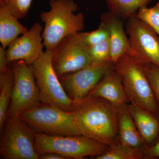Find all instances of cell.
Masks as SVG:
<instances>
[{
  "label": "cell",
  "instance_id": "6da1fadb",
  "mask_svg": "<svg viewBox=\"0 0 159 159\" xmlns=\"http://www.w3.org/2000/svg\"><path fill=\"white\" fill-rule=\"evenodd\" d=\"M72 111L80 135L108 146L119 143L118 109L108 100L89 95Z\"/></svg>",
  "mask_w": 159,
  "mask_h": 159
},
{
  "label": "cell",
  "instance_id": "7a4b0ae2",
  "mask_svg": "<svg viewBox=\"0 0 159 159\" xmlns=\"http://www.w3.org/2000/svg\"><path fill=\"white\" fill-rule=\"evenodd\" d=\"M51 9L40 15L44 24L43 43L46 50H53L65 38L84 29V16L75 14L78 5L74 0H50Z\"/></svg>",
  "mask_w": 159,
  "mask_h": 159
},
{
  "label": "cell",
  "instance_id": "3957f363",
  "mask_svg": "<svg viewBox=\"0 0 159 159\" xmlns=\"http://www.w3.org/2000/svg\"><path fill=\"white\" fill-rule=\"evenodd\" d=\"M114 68L122 80L129 102L159 115V107L146 74L145 63L131 54H126Z\"/></svg>",
  "mask_w": 159,
  "mask_h": 159
},
{
  "label": "cell",
  "instance_id": "277c9868",
  "mask_svg": "<svg viewBox=\"0 0 159 159\" xmlns=\"http://www.w3.org/2000/svg\"><path fill=\"white\" fill-rule=\"evenodd\" d=\"M34 147L39 157L54 152L67 159H81L102 154L108 145L81 135L53 136L35 132Z\"/></svg>",
  "mask_w": 159,
  "mask_h": 159
},
{
  "label": "cell",
  "instance_id": "5b68a950",
  "mask_svg": "<svg viewBox=\"0 0 159 159\" xmlns=\"http://www.w3.org/2000/svg\"><path fill=\"white\" fill-rule=\"evenodd\" d=\"M34 132L49 135H80L73 112L41 102L18 116Z\"/></svg>",
  "mask_w": 159,
  "mask_h": 159
},
{
  "label": "cell",
  "instance_id": "8992f818",
  "mask_svg": "<svg viewBox=\"0 0 159 159\" xmlns=\"http://www.w3.org/2000/svg\"><path fill=\"white\" fill-rule=\"evenodd\" d=\"M0 155L5 159H39L34 147L35 134L18 116L8 117L1 129Z\"/></svg>",
  "mask_w": 159,
  "mask_h": 159
},
{
  "label": "cell",
  "instance_id": "52a82bcc",
  "mask_svg": "<svg viewBox=\"0 0 159 159\" xmlns=\"http://www.w3.org/2000/svg\"><path fill=\"white\" fill-rule=\"evenodd\" d=\"M52 50H46L31 65L39 89L41 102L71 111L74 102L66 93L52 62Z\"/></svg>",
  "mask_w": 159,
  "mask_h": 159
},
{
  "label": "cell",
  "instance_id": "ba28073f",
  "mask_svg": "<svg viewBox=\"0 0 159 159\" xmlns=\"http://www.w3.org/2000/svg\"><path fill=\"white\" fill-rule=\"evenodd\" d=\"M11 64L14 81L7 113L8 117L18 116L41 102L31 66L22 60L13 61Z\"/></svg>",
  "mask_w": 159,
  "mask_h": 159
},
{
  "label": "cell",
  "instance_id": "9c48e42d",
  "mask_svg": "<svg viewBox=\"0 0 159 159\" xmlns=\"http://www.w3.org/2000/svg\"><path fill=\"white\" fill-rule=\"evenodd\" d=\"M115 64L111 60L98 64L92 63L82 70L59 77V80L70 99L76 104L89 96Z\"/></svg>",
  "mask_w": 159,
  "mask_h": 159
},
{
  "label": "cell",
  "instance_id": "30bf717a",
  "mask_svg": "<svg viewBox=\"0 0 159 159\" xmlns=\"http://www.w3.org/2000/svg\"><path fill=\"white\" fill-rule=\"evenodd\" d=\"M126 26L131 54L159 67V36L156 31L135 15L127 20Z\"/></svg>",
  "mask_w": 159,
  "mask_h": 159
},
{
  "label": "cell",
  "instance_id": "8fae6325",
  "mask_svg": "<svg viewBox=\"0 0 159 159\" xmlns=\"http://www.w3.org/2000/svg\"><path fill=\"white\" fill-rule=\"evenodd\" d=\"M74 34L65 38L52 50V65L58 77L77 72L92 64L86 47L77 40Z\"/></svg>",
  "mask_w": 159,
  "mask_h": 159
},
{
  "label": "cell",
  "instance_id": "7c38bea8",
  "mask_svg": "<svg viewBox=\"0 0 159 159\" xmlns=\"http://www.w3.org/2000/svg\"><path fill=\"white\" fill-rule=\"evenodd\" d=\"M43 27L39 23H34L30 29L9 45L6 50L8 64L22 60L31 66L43 54Z\"/></svg>",
  "mask_w": 159,
  "mask_h": 159
},
{
  "label": "cell",
  "instance_id": "4fadbf2b",
  "mask_svg": "<svg viewBox=\"0 0 159 159\" xmlns=\"http://www.w3.org/2000/svg\"><path fill=\"white\" fill-rule=\"evenodd\" d=\"M89 95L106 99L117 109L129 102L121 77L114 68L104 75Z\"/></svg>",
  "mask_w": 159,
  "mask_h": 159
},
{
  "label": "cell",
  "instance_id": "5bb4252c",
  "mask_svg": "<svg viewBox=\"0 0 159 159\" xmlns=\"http://www.w3.org/2000/svg\"><path fill=\"white\" fill-rule=\"evenodd\" d=\"M100 21L105 24L109 32L112 61L116 63L124 54H131L129 39L124 30L123 20L109 11L101 15Z\"/></svg>",
  "mask_w": 159,
  "mask_h": 159
},
{
  "label": "cell",
  "instance_id": "9a60e30c",
  "mask_svg": "<svg viewBox=\"0 0 159 159\" xmlns=\"http://www.w3.org/2000/svg\"><path fill=\"white\" fill-rule=\"evenodd\" d=\"M128 108L132 119L148 150L159 139V115L132 103L128 104Z\"/></svg>",
  "mask_w": 159,
  "mask_h": 159
},
{
  "label": "cell",
  "instance_id": "2e32d148",
  "mask_svg": "<svg viewBox=\"0 0 159 159\" xmlns=\"http://www.w3.org/2000/svg\"><path fill=\"white\" fill-rule=\"evenodd\" d=\"M128 105L118 109L119 143L141 152L144 155L148 148L132 119L129 111Z\"/></svg>",
  "mask_w": 159,
  "mask_h": 159
},
{
  "label": "cell",
  "instance_id": "e0dca14e",
  "mask_svg": "<svg viewBox=\"0 0 159 159\" xmlns=\"http://www.w3.org/2000/svg\"><path fill=\"white\" fill-rule=\"evenodd\" d=\"M5 0H0V42L6 48L29 29L19 22Z\"/></svg>",
  "mask_w": 159,
  "mask_h": 159
},
{
  "label": "cell",
  "instance_id": "ac0fdd59",
  "mask_svg": "<svg viewBox=\"0 0 159 159\" xmlns=\"http://www.w3.org/2000/svg\"><path fill=\"white\" fill-rule=\"evenodd\" d=\"M110 12L124 20L136 15L139 9L152 0H106Z\"/></svg>",
  "mask_w": 159,
  "mask_h": 159
},
{
  "label": "cell",
  "instance_id": "d6986e66",
  "mask_svg": "<svg viewBox=\"0 0 159 159\" xmlns=\"http://www.w3.org/2000/svg\"><path fill=\"white\" fill-rule=\"evenodd\" d=\"M13 81V70L10 63L7 72L0 74V129L2 128L7 118Z\"/></svg>",
  "mask_w": 159,
  "mask_h": 159
},
{
  "label": "cell",
  "instance_id": "ffe728a7",
  "mask_svg": "<svg viewBox=\"0 0 159 159\" xmlns=\"http://www.w3.org/2000/svg\"><path fill=\"white\" fill-rule=\"evenodd\" d=\"M144 154L120 143L108 146L105 152L95 157L96 159H140Z\"/></svg>",
  "mask_w": 159,
  "mask_h": 159
},
{
  "label": "cell",
  "instance_id": "44dd1931",
  "mask_svg": "<svg viewBox=\"0 0 159 159\" xmlns=\"http://www.w3.org/2000/svg\"><path fill=\"white\" fill-rule=\"evenodd\" d=\"M74 35L77 40L86 48L102 42L110 37L107 27L101 21L97 30L89 32H79Z\"/></svg>",
  "mask_w": 159,
  "mask_h": 159
},
{
  "label": "cell",
  "instance_id": "7402d4cb",
  "mask_svg": "<svg viewBox=\"0 0 159 159\" xmlns=\"http://www.w3.org/2000/svg\"><path fill=\"white\" fill-rule=\"evenodd\" d=\"M87 49L92 64L102 63L111 60V47L109 39L95 45L87 48Z\"/></svg>",
  "mask_w": 159,
  "mask_h": 159
},
{
  "label": "cell",
  "instance_id": "603a6c76",
  "mask_svg": "<svg viewBox=\"0 0 159 159\" xmlns=\"http://www.w3.org/2000/svg\"><path fill=\"white\" fill-rule=\"evenodd\" d=\"M136 16L147 23L159 36V0L151 8L144 7L139 9Z\"/></svg>",
  "mask_w": 159,
  "mask_h": 159
},
{
  "label": "cell",
  "instance_id": "cb8c5ba5",
  "mask_svg": "<svg viewBox=\"0 0 159 159\" xmlns=\"http://www.w3.org/2000/svg\"><path fill=\"white\" fill-rule=\"evenodd\" d=\"M12 13L19 20L27 16L31 8L32 0H5Z\"/></svg>",
  "mask_w": 159,
  "mask_h": 159
},
{
  "label": "cell",
  "instance_id": "d4e9b609",
  "mask_svg": "<svg viewBox=\"0 0 159 159\" xmlns=\"http://www.w3.org/2000/svg\"><path fill=\"white\" fill-rule=\"evenodd\" d=\"M144 63L146 74L159 107V67L153 64Z\"/></svg>",
  "mask_w": 159,
  "mask_h": 159
},
{
  "label": "cell",
  "instance_id": "484cf974",
  "mask_svg": "<svg viewBox=\"0 0 159 159\" xmlns=\"http://www.w3.org/2000/svg\"><path fill=\"white\" fill-rule=\"evenodd\" d=\"M8 64L6 59V50L2 46L0 47V74H4L8 70Z\"/></svg>",
  "mask_w": 159,
  "mask_h": 159
},
{
  "label": "cell",
  "instance_id": "4316f807",
  "mask_svg": "<svg viewBox=\"0 0 159 159\" xmlns=\"http://www.w3.org/2000/svg\"><path fill=\"white\" fill-rule=\"evenodd\" d=\"M159 158V139L153 146L146 151L143 159H151Z\"/></svg>",
  "mask_w": 159,
  "mask_h": 159
},
{
  "label": "cell",
  "instance_id": "83f0119b",
  "mask_svg": "<svg viewBox=\"0 0 159 159\" xmlns=\"http://www.w3.org/2000/svg\"><path fill=\"white\" fill-rule=\"evenodd\" d=\"M40 159H67L65 157L54 152H48L39 157Z\"/></svg>",
  "mask_w": 159,
  "mask_h": 159
}]
</instances>
